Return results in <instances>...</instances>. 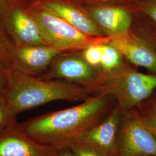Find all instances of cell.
<instances>
[{"label": "cell", "mask_w": 156, "mask_h": 156, "mask_svg": "<svg viewBox=\"0 0 156 156\" xmlns=\"http://www.w3.org/2000/svg\"><path fill=\"white\" fill-rule=\"evenodd\" d=\"M116 104L113 97L100 94L76 106L32 118L19 127L31 140L57 151L69 148L101 122Z\"/></svg>", "instance_id": "obj_1"}, {"label": "cell", "mask_w": 156, "mask_h": 156, "mask_svg": "<svg viewBox=\"0 0 156 156\" xmlns=\"http://www.w3.org/2000/svg\"><path fill=\"white\" fill-rule=\"evenodd\" d=\"M2 95L12 111L23 112L56 101H84L90 97L86 87L60 79H42L12 70L6 73Z\"/></svg>", "instance_id": "obj_2"}, {"label": "cell", "mask_w": 156, "mask_h": 156, "mask_svg": "<svg viewBox=\"0 0 156 156\" xmlns=\"http://www.w3.org/2000/svg\"><path fill=\"white\" fill-rule=\"evenodd\" d=\"M110 73L97 79L91 93L111 95L123 112L140 105L156 89V74H145L120 67Z\"/></svg>", "instance_id": "obj_3"}, {"label": "cell", "mask_w": 156, "mask_h": 156, "mask_svg": "<svg viewBox=\"0 0 156 156\" xmlns=\"http://www.w3.org/2000/svg\"><path fill=\"white\" fill-rule=\"evenodd\" d=\"M37 24L47 44L62 53L85 49L105 40L82 33L61 17L46 9L40 4L25 8Z\"/></svg>", "instance_id": "obj_4"}, {"label": "cell", "mask_w": 156, "mask_h": 156, "mask_svg": "<svg viewBox=\"0 0 156 156\" xmlns=\"http://www.w3.org/2000/svg\"><path fill=\"white\" fill-rule=\"evenodd\" d=\"M117 145L118 156H156V138L134 109L123 112Z\"/></svg>", "instance_id": "obj_5"}, {"label": "cell", "mask_w": 156, "mask_h": 156, "mask_svg": "<svg viewBox=\"0 0 156 156\" xmlns=\"http://www.w3.org/2000/svg\"><path fill=\"white\" fill-rule=\"evenodd\" d=\"M61 54L51 62L49 71L38 77L46 80L60 79L79 85L84 84V87L90 91L97 79L91 66L83 57Z\"/></svg>", "instance_id": "obj_6"}, {"label": "cell", "mask_w": 156, "mask_h": 156, "mask_svg": "<svg viewBox=\"0 0 156 156\" xmlns=\"http://www.w3.org/2000/svg\"><path fill=\"white\" fill-rule=\"evenodd\" d=\"M61 53L49 45L14 44L13 70L38 77Z\"/></svg>", "instance_id": "obj_7"}, {"label": "cell", "mask_w": 156, "mask_h": 156, "mask_svg": "<svg viewBox=\"0 0 156 156\" xmlns=\"http://www.w3.org/2000/svg\"><path fill=\"white\" fill-rule=\"evenodd\" d=\"M0 23L15 45H48L34 19L22 6H12Z\"/></svg>", "instance_id": "obj_8"}, {"label": "cell", "mask_w": 156, "mask_h": 156, "mask_svg": "<svg viewBox=\"0 0 156 156\" xmlns=\"http://www.w3.org/2000/svg\"><path fill=\"white\" fill-rule=\"evenodd\" d=\"M111 40V44L131 63L156 75V47L151 41L128 31Z\"/></svg>", "instance_id": "obj_9"}, {"label": "cell", "mask_w": 156, "mask_h": 156, "mask_svg": "<svg viewBox=\"0 0 156 156\" xmlns=\"http://www.w3.org/2000/svg\"><path fill=\"white\" fill-rule=\"evenodd\" d=\"M123 113V111L116 104L108 115L84 134L78 142L94 146L110 156H118L117 135Z\"/></svg>", "instance_id": "obj_10"}, {"label": "cell", "mask_w": 156, "mask_h": 156, "mask_svg": "<svg viewBox=\"0 0 156 156\" xmlns=\"http://www.w3.org/2000/svg\"><path fill=\"white\" fill-rule=\"evenodd\" d=\"M57 152L31 140L17 122L0 133V156H57Z\"/></svg>", "instance_id": "obj_11"}, {"label": "cell", "mask_w": 156, "mask_h": 156, "mask_svg": "<svg viewBox=\"0 0 156 156\" xmlns=\"http://www.w3.org/2000/svg\"><path fill=\"white\" fill-rule=\"evenodd\" d=\"M38 4L84 34L95 38L102 37L101 29L78 3L70 0H44Z\"/></svg>", "instance_id": "obj_12"}, {"label": "cell", "mask_w": 156, "mask_h": 156, "mask_svg": "<svg viewBox=\"0 0 156 156\" xmlns=\"http://www.w3.org/2000/svg\"><path fill=\"white\" fill-rule=\"evenodd\" d=\"M97 25L111 37L128 32L133 22L132 8L115 5L84 7Z\"/></svg>", "instance_id": "obj_13"}, {"label": "cell", "mask_w": 156, "mask_h": 156, "mask_svg": "<svg viewBox=\"0 0 156 156\" xmlns=\"http://www.w3.org/2000/svg\"><path fill=\"white\" fill-rule=\"evenodd\" d=\"M13 42L0 23V70L5 74L13 69Z\"/></svg>", "instance_id": "obj_14"}, {"label": "cell", "mask_w": 156, "mask_h": 156, "mask_svg": "<svg viewBox=\"0 0 156 156\" xmlns=\"http://www.w3.org/2000/svg\"><path fill=\"white\" fill-rule=\"evenodd\" d=\"M121 53L117 48L112 44H103L102 56L101 66L103 69L111 72L120 67Z\"/></svg>", "instance_id": "obj_15"}, {"label": "cell", "mask_w": 156, "mask_h": 156, "mask_svg": "<svg viewBox=\"0 0 156 156\" xmlns=\"http://www.w3.org/2000/svg\"><path fill=\"white\" fill-rule=\"evenodd\" d=\"M17 115L12 111L2 94H0V133L16 123Z\"/></svg>", "instance_id": "obj_16"}, {"label": "cell", "mask_w": 156, "mask_h": 156, "mask_svg": "<svg viewBox=\"0 0 156 156\" xmlns=\"http://www.w3.org/2000/svg\"><path fill=\"white\" fill-rule=\"evenodd\" d=\"M103 44L104 42H100L91 44L84 49L83 58L91 66L100 65Z\"/></svg>", "instance_id": "obj_17"}, {"label": "cell", "mask_w": 156, "mask_h": 156, "mask_svg": "<svg viewBox=\"0 0 156 156\" xmlns=\"http://www.w3.org/2000/svg\"><path fill=\"white\" fill-rule=\"evenodd\" d=\"M69 148L76 156H110L98 148L83 143H76Z\"/></svg>", "instance_id": "obj_18"}, {"label": "cell", "mask_w": 156, "mask_h": 156, "mask_svg": "<svg viewBox=\"0 0 156 156\" xmlns=\"http://www.w3.org/2000/svg\"><path fill=\"white\" fill-rule=\"evenodd\" d=\"M138 10L156 24V0H140Z\"/></svg>", "instance_id": "obj_19"}, {"label": "cell", "mask_w": 156, "mask_h": 156, "mask_svg": "<svg viewBox=\"0 0 156 156\" xmlns=\"http://www.w3.org/2000/svg\"><path fill=\"white\" fill-rule=\"evenodd\" d=\"M73 2L79 4V2H85L87 4H91L93 5H108V2H112V5H115L125 6L123 4H126L129 3L134 4L136 5H139L140 0H70Z\"/></svg>", "instance_id": "obj_20"}, {"label": "cell", "mask_w": 156, "mask_h": 156, "mask_svg": "<svg viewBox=\"0 0 156 156\" xmlns=\"http://www.w3.org/2000/svg\"><path fill=\"white\" fill-rule=\"evenodd\" d=\"M145 124L156 138V113L153 112L147 111L141 114Z\"/></svg>", "instance_id": "obj_21"}, {"label": "cell", "mask_w": 156, "mask_h": 156, "mask_svg": "<svg viewBox=\"0 0 156 156\" xmlns=\"http://www.w3.org/2000/svg\"><path fill=\"white\" fill-rule=\"evenodd\" d=\"M12 6L6 0H0V22L7 16L11 9Z\"/></svg>", "instance_id": "obj_22"}, {"label": "cell", "mask_w": 156, "mask_h": 156, "mask_svg": "<svg viewBox=\"0 0 156 156\" xmlns=\"http://www.w3.org/2000/svg\"><path fill=\"white\" fill-rule=\"evenodd\" d=\"M6 86V76L4 73L0 70V94H3Z\"/></svg>", "instance_id": "obj_23"}, {"label": "cell", "mask_w": 156, "mask_h": 156, "mask_svg": "<svg viewBox=\"0 0 156 156\" xmlns=\"http://www.w3.org/2000/svg\"><path fill=\"white\" fill-rule=\"evenodd\" d=\"M57 156H76L70 148H64L58 151Z\"/></svg>", "instance_id": "obj_24"}, {"label": "cell", "mask_w": 156, "mask_h": 156, "mask_svg": "<svg viewBox=\"0 0 156 156\" xmlns=\"http://www.w3.org/2000/svg\"><path fill=\"white\" fill-rule=\"evenodd\" d=\"M12 6H19L25 8L26 2L25 0H6Z\"/></svg>", "instance_id": "obj_25"}, {"label": "cell", "mask_w": 156, "mask_h": 156, "mask_svg": "<svg viewBox=\"0 0 156 156\" xmlns=\"http://www.w3.org/2000/svg\"><path fill=\"white\" fill-rule=\"evenodd\" d=\"M42 1H44V0H25V2H26L25 8H27L33 5L34 4L40 3Z\"/></svg>", "instance_id": "obj_26"}, {"label": "cell", "mask_w": 156, "mask_h": 156, "mask_svg": "<svg viewBox=\"0 0 156 156\" xmlns=\"http://www.w3.org/2000/svg\"><path fill=\"white\" fill-rule=\"evenodd\" d=\"M149 111L153 112L156 113V100L153 102L152 106L151 107V109Z\"/></svg>", "instance_id": "obj_27"}]
</instances>
